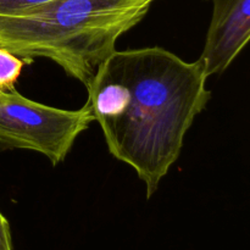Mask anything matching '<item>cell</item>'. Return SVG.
Here are the masks:
<instances>
[{"instance_id": "6da1fadb", "label": "cell", "mask_w": 250, "mask_h": 250, "mask_svg": "<svg viewBox=\"0 0 250 250\" xmlns=\"http://www.w3.org/2000/svg\"><path fill=\"white\" fill-rule=\"evenodd\" d=\"M200 59L161 48L115 50L85 87L109 153L131 166L150 199L211 99Z\"/></svg>"}, {"instance_id": "52a82bcc", "label": "cell", "mask_w": 250, "mask_h": 250, "mask_svg": "<svg viewBox=\"0 0 250 250\" xmlns=\"http://www.w3.org/2000/svg\"><path fill=\"white\" fill-rule=\"evenodd\" d=\"M0 250H12V236L10 224L0 212Z\"/></svg>"}, {"instance_id": "5b68a950", "label": "cell", "mask_w": 250, "mask_h": 250, "mask_svg": "<svg viewBox=\"0 0 250 250\" xmlns=\"http://www.w3.org/2000/svg\"><path fill=\"white\" fill-rule=\"evenodd\" d=\"M26 65L23 59L0 46V90L7 92L15 89V84Z\"/></svg>"}, {"instance_id": "3957f363", "label": "cell", "mask_w": 250, "mask_h": 250, "mask_svg": "<svg viewBox=\"0 0 250 250\" xmlns=\"http://www.w3.org/2000/svg\"><path fill=\"white\" fill-rule=\"evenodd\" d=\"M93 121L88 103L63 110L33 102L16 89L0 90V148L37 151L53 166L65 160Z\"/></svg>"}, {"instance_id": "277c9868", "label": "cell", "mask_w": 250, "mask_h": 250, "mask_svg": "<svg viewBox=\"0 0 250 250\" xmlns=\"http://www.w3.org/2000/svg\"><path fill=\"white\" fill-rule=\"evenodd\" d=\"M212 14L203 46L208 77L224 73L250 42V0H209Z\"/></svg>"}, {"instance_id": "7a4b0ae2", "label": "cell", "mask_w": 250, "mask_h": 250, "mask_svg": "<svg viewBox=\"0 0 250 250\" xmlns=\"http://www.w3.org/2000/svg\"><path fill=\"white\" fill-rule=\"evenodd\" d=\"M156 0H53L0 19V46L28 63L55 62L87 85L114 53L117 41L136 27Z\"/></svg>"}, {"instance_id": "8992f818", "label": "cell", "mask_w": 250, "mask_h": 250, "mask_svg": "<svg viewBox=\"0 0 250 250\" xmlns=\"http://www.w3.org/2000/svg\"><path fill=\"white\" fill-rule=\"evenodd\" d=\"M53 0H0V19L17 16Z\"/></svg>"}]
</instances>
